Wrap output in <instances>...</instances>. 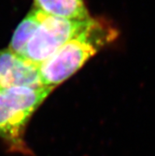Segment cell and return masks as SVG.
Returning a JSON list of instances; mask_svg holds the SVG:
<instances>
[{
    "label": "cell",
    "mask_w": 155,
    "mask_h": 156,
    "mask_svg": "<svg viewBox=\"0 0 155 156\" xmlns=\"http://www.w3.org/2000/svg\"><path fill=\"white\" fill-rule=\"evenodd\" d=\"M117 37V29L108 22L92 18L85 29L39 65L42 84L55 89L73 76L101 49L114 41Z\"/></svg>",
    "instance_id": "cell-1"
},
{
    "label": "cell",
    "mask_w": 155,
    "mask_h": 156,
    "mask_svg": "<svg viewBox=\"0 0 155 156\" xmlns=\"http://www.w3.org/2000/svg\"><path fill=\"white\" fill-rule=\"evenodd\" d=\"M53 90L46 86L0 88V139L12 152L28 154L27 124Z\"/></svg>",
    "instance_id": "cell-2"
},
{
    "label": "cell",
    "mask_w": 155,
    "mask_h": 156,
    "mask_svg": "<svg viewBox=\"0 0 155 156\" xmlns=\"http://www.w3.org/2000/svg\"><path fill=\"white\" fill-rule=\"evenodd\" d=\"M92 20H73L54 17L40 11L39 23L21 56L36 65L48 60L68 40L88 26Z\"/></svg>",
    "instance_id": "cell-3"
},
{
    "label": "cell",
    "mask_w": 155,
    "mask_h": 156,
    "mask_svg": "<svg viewBox=\"0 0 155 156\" xmlns=\"http://www.w3.org/2000/svg\"><path fill=\"white\" fill-rule=\"evenodd\" d=\"M38 66L9 48L0 51V88L44 86Z\"/></svg>",
    "instance_id": "cell-4"
},
{
    "label": "cell",
    "mask_w": 155,
    "mask_h": 156,
    "mask_svg": "<svg viewBox=\"0 0 155 156\" xmlns=\"http://www.w3.org/2000/svg\"><path fill=\"white\" fill-rule=\"evenodd\" d=\"M35 8L54 17L84 20L91 17L83 0H34Z\"/></svg>",
    "instance_id": "cell-5"
},
{
    "label": "cell",
    "mask_w": 155,
    "mask_h": 156,
    "mask_svg": "<svg viewBox=\"0 0 155 156\" xmlns=\"http://www.w3.org/2000/svg\"><path fill=\"white\" fill-rule=\"evenodd\" d=\"M40 10L33 8L29 13L23 19L14 31L9 49L19 55L22 54L28 40L30 39L39 23Z\"/></svg>",
    "instance_id": "cell-6"
}]
</instances>
